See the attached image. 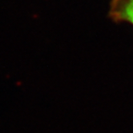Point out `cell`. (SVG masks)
Instances as JSON below:
<instances>
[{
  "mask_svg": "<svg viewBox=\"0 0 133 133\" xmlns=\"http://www.w3.org/2000/svg\"><path fill=\"white\" fill-rule=\"evenodd\" d=\"M108 17L115 23L133 26V0H110Z\"/></svg>",
  "mask_w": 133,
  "mask_h": 133,
  "instance_id": "1",
  "label": "cell"
}]
</instances>
